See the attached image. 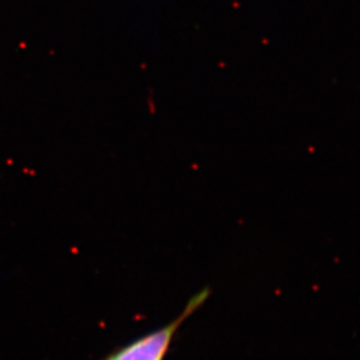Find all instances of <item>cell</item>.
Wrapping results in <instances>:
<instances>
[{
  "instance_id": "1",
  "label": "cell",
  "mask_w": 360,
  "mask_h": 360,
  "mask_svg": "<svg viewBox=\"0 0 360 360\" xmlns=\"http://www.w3.org/2000/svg\"><path fill=\"white\" fill-rule=\"evenodd\" d=\"M210 295L209 289H203L193 296L180 316L160 329L154 330L138 340H133L120 350L113 352L106 360H165L177 330L200 307L203 306Z\"/></svg>"
}]
</instances>
